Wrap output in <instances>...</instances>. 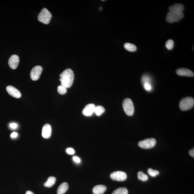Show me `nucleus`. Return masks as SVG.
Masks as SVG:
<instances>
[{
    "label": "nucleus",
    "mask_w": 194,
    "mask_h": 194,
    "mask_svg": "<svg viewBox=\"0 0 194 194\" xmlns=\"http://www.w3.org/2000/svg\"><path fill=\"white\" fill-rule=\"evenodd\" d=\"M61 85L66 89L69 88L73 84L74 79L73 72L71 69L64 70L60 75Z\"/></svg>",
    "instance_id": "nucleus-1"
},
{
    "label": "nucleus",
    "mask_w": 194,
    "mask_h": 194,
    "mask_svg": "<svg viewBox=\"0 0 194 194\" xmlns=\"http://www.w3.org/2000/svg\"><path fill=\"white\" fill-rule=\"evenodd\" d=\"M194 105V99L191 97H186L180 100L179 106L182 111L191 109Z\"/></svg>",
    "instance_id": "nucleus-2"
},
{
    "label": "nucleus",
    "mask_w": 194,
    "mask_h": 194,
    "mask_svg": "<svg viewBox=\"0 0 194 194\" xmlns=\"http://www.w3.org/2000/svg\"><path fill=\"white\" fill-rule=\"evenodd\" d=\"M52 18V15L51 13L46 8H44L38 16V20L40 22L47 24L50 23Z\"/></svg>",
    "instance_id": "nucleus-3"
},
{
    "label": "nucleus",
    "mask_w": 194,
    "mask_h": 194,
    "mask_svg": "<svg viewBox=\"0 0 194 194\" xmlns=\"http://www.w3.org/2000/svg\"><path fill=\"white\" fill-rule=\"evenodd\" d=\"M122 106L124 111L127 115L131 116L134 115V106L132 100L130 99H125L123 102Z\"/></svg>",
    "instance_id": "nucleus-4"
},
{
    "label": "nucleus",
    "mask_w": 194,
    "mask_h": 194,
    "mask_svg": "<svg viewBox=\"0 0 194 194\" xmlns=\"http://www.w3.org/2000/svg\"><path fill=\"white\" fill-rule=\"evenodd\" d=\"M184 17L183 12H169L167 15L166 20L169 23L177 22L182 19Z\"/></svg>",
    "instance_id": "nucleus-5"
},
{
    "label": "nucleus",
    "mask_w": 194,
    "mask_h": 194,
    "mask_svg": "<svg viewBox=\"0 0 194 194\" xmlns=\"http://www.w3.org/2000/svg\"><path fill=\"white\" fill-rule=\"evenodd\" d=\"M156 140L154 138H149L141 141L138 142V145L140 147L144 149H150L156 145Z\"/></svg>",
    "instance_id": "nucleus-6"
},
{
    "label": "nucleus",
    "mask_w": 194,
    "mask_h": 194,
    "mask_svg": "<svg viewBox=\"0 0 194 194\" xmlns=\"http://www.w3.org/2000/svg\"><path fill=\"white\" fill-rule=\"evenodd\" d=\"M111 179L115 181H124L127 179V175L126 173L121 171H116L113 172L110 175Z\"/></svg>",
    "instance_id": "nucleus-7"
},
{
    "label": "nucleus",
    "mask_w": 194,
    "mask_h": 194,
    "mask_svg": "<svg viewBox=\"0 0 194 194\" xmlns=\"http://www.w3.org/2000/svg\"><path fill=\"white\" fill-rule=\"evenodd\" d=\"M42 71L43 68L41 66H36L32 68L30 74V77L32 80H37L39 79Z\"/></svg>",
    "instance_id": "nucleus-8"
},
{
    "label": "nucleus",
    "mask_w": 194,
    "mask_h": 194,
    "mask_svg": "<svg viewBox=\"0 0 194 194\" xmlns=\"http://www.w3.org/2000/svg\"><path fill=\"white\" fill-rule=\"evenodd\" d=\"M19 57L17 55L11 56L8 60V65L9 67L13 70H15L18 67L19 63Z\"/></svg>",
    "instance_id": "nucleus-9"
},
{
    "label": "nucleus",
    "mask_w": 194,
    "mask_h": 194,
    "mask_svg": "<svg viewBox=\"0 0 194 194\" xmlns=\"http://www.w3.org/2000/svg\"><path fill=\"white\" fill-rule=\"evenodd\" d=\"M6 90L9 95L15 98H19L21 96L20 91L15 87L11 86H7Z\"/></svg>",
    "instance_id": "nucleus-10"
},
{
    "label": "nucleus",
    "mask_w": 194,
    "mask_h": 194,
    "mask_svg": "<svg viewBox=\"0 0 194 194\" xmlns=\"http://www.w3.org/2000/svg\"><path fill=\"white\" fill-rule=\"evenodd\" d=\"M52 134V128L51 125L48 124H47L44 125L42 131V136L43 138L48 139L50 137Z\"/></svg>",
    "instance_id": "nucleus-11"
},
{
    "label": "nucleus",
    "mask_w": 194,
    "mask_h": 194,
    "mask_svg": "<svg viewBox=\"0 0 194 194\" xmlns=\"http://www.w3.org/2000/svg\"><path fill=\"white\" fill-rule=\"evenodd\" d=\"M176 73L178 75L189 77H193L194 75L193 72L191 70L185 68H180L177 70Z\"/></svg>",
    "instance_id": "nucleus-12"
},
{
    "label": "nucleus",
    "mask_w": 194,
    "mask_h": 194,
    "mask_svg": "<svg viewBox=\"0 0 194 194\" xmlns=\"http://www.w3.org/2000/svg\"><path fill=\"white\" fill-rule=\"evenodd\" d=\"M95 105L92 104L87 105L83 110L82 113L86 116H90L94 113Z\"/></svg>",
    "instance_id": "nucleus-13"
},
{
    "label": "nucleus",
    "mask_w": 194,
    "mask_h": 194,
    "mask_svg": "<svg viewBox=\"0 0 194 194\" xmlns=\"http://www.w3.org/2000/svg\"><path fill=\"white\" fill-rule=\"evenodd\" d=\"M184 9V5L180 3H175L169 8V12H183Z\"/></svg>",
    "instance_id": "nucleus-14"
},
{
    "label": "nucleus",
    "mask_w": 194,
    "mask_h": 194,
    "mask_svg": "<svg viewBox=\"0 0 194 194\" xmlns=\"http://www.w3.org/2000/svg\"><path fill=\"white\" fill-rule=\"evenodd\" d=\"M107 189L105 186L103 185H97L93 188V194H103Z\"/></svg>",
    "instance_id": "nucleus-15"
},
{
    "label": "nucleus",
    "mask_w": 194,
    "mask_h": 194,
    "mask_svg": "<svg viewBox=\"0 0 194 194\" xmlns=\"http://www.w3.org/2000/svg\"><path fill=\"white\" fill-rule=\"evenodd\" d=\"M68 185L67 183L64 182L59 186L57 190L58 194H64L68 189Z\"/></svg>",
    "instance_id": "nucleus-16"
},
{
    "label": "nucleus",
    "mask_w": 194,
    "mask_h": 194,
    "mask_svg": "<svg viewBox=\"0 0 194 194\" xmlns=\"http://www.w3.org/2000/svg\"><path fill=\"white\" fill-rule=\"evenodd\" d=\"M56 178L54 176H50L44 184L46 187L50 188L54 185L56 182Z\"/></svg>",
    "instance_id": "nucleus-17"
},
{
    "label": "nucleus",
    "mask_w": 194,
    "mask_h": 194,
    "mask_svg": "<svg viewBox=\"0 0 194 194\" xmlns=\"http://www.w3.org/2000/svg\"><path fill=\"white\" fill-rule=\"evenodd\" d=\"M124 48L127 51L131 52H134L137 50V47L135 45L129 43H125L124 45Z\"/></svg>",
    "instance_id": "nucleus-18"
},
{
    "label": "nucleus",
    "mask_w": 194,
    "mask_h": 194,
    "mask_svg": "<svg viewBox=\"0 0 194 194\" xmlns=\"http://www.w3.org/2000/svg\"><path fill=\"white\" fill-rule=\"evenodd\" d=\"M105 111V110L103 106H98L95 107L94 113H95L96 115L99 116L104 113Z\"/></svg>",
    "instance_id": "nucleus-19"
},
{
    "label": "nucleus",
    "mask_w": 194,
    "mask_h": 194,
    "mask_svg": "<svg viewBox=\"0 0 194 194\" xmlns=\"http://www.w3.org/2000/svg\"><path fill=\"white\" fill-rule=\"evenodd\" d=\"M128 191L125 187L118 188L113 192L112 194H128Z\"/></svg>",
    "instance_id": "nucleus-20"
},
{
    "label": "nucleus",
    "mask_w": 194,
    "mask_h": 194,
    "mask_svg": "<svg viewBox=\"0 0 194 194\" xmlns=\"http://www.w3.org/2000/svg\"><path fill=\"white\" fill-rule=\"evenodd\" d=\"M138 178L139 179L142 181H146L148 180V177L147 175L144 173L142 171H140L138 173Z\"/></svg>",
    "instance_id": "nucleus-21"
},
{
    "label": "nucleus",
    "mask_w": 194,
    "mask_h": 194,
    "mask_svg": "<svg viewBox=\"0 0 194 194\" xmlns=\"http://www.w3.org/2000/svg\"><path fill=\"white\" fill-rule=\"evenodd\" d=\"M174 46V41L171 39L168 40L165 44L166 48L169 50H172Z\"/></svg>",
    "instance_id": "nucleus-22"
},
{
    "label": "nucleus",
    "mask_w": 194,
    "mask_h": 194,
    "mask_svg": "<svg viewBox=\"0 0 194 194\" xmlns=\"http://www.w3.org/2000/svg\"><path fill=\"white\" fill-rule=\"evenodd\" d=\"M147 172L150 176L153 177H154L159 174V171L157 170H154L151 168L148 169Z\"/></svg>",
    "instance_id": "nucleus-23"
},
{
    "label": "nucleus",
    "mask_w": 194,
    "mask_h": 194,
    "mask_svg": "<svg viewBox=\"0 0 194 194\" xmlns=\"http://www.w3.org/2000/svg\"><path fill=\"white\" fill-rule=\"evenodd\" d=\"M66 89L61 85L59 86L58 87V92L61 95H64L66 92Z\"/></svg>",
    "instance_id": "nucleus-24"
},
{
    "label": "nucleus",
    "mask_w": 194,
    "mask_h": 194,
    "mask_svg": "<svg viewBox=\"0 0 194 194\" xmlns=\"http://www.w3.org/2000/svg\"><path fill=\"white\" fill-rule=\"evenodd\" d=\"M66 152L68 154L73 155L75 153V150L72 148H68L66 150Z\"/></svg>",
    "instance_id": "nucleus-25"
},
{
    "label": "nucleus",
    "mask_w": 194,
    "mask_h": 194,
    "mask_svg": "<svg viewBox=\"0 0 194 194\" xmlns=\"http://www.w3.org/2000/svg\"><path fill=\"white\" fill-rule=\"evenodd\" d=\"M144 86L146 90L148 91L150 90L151 89V85L149 83H144Z\"/></svg>",
    "instance_id": "nucleus-26"
},
{
    "label": "nucleus",
    "mask_w": 194,
    "mask_h": 194,
    "mask_svg": "<svg viewBox=\"0 0 194 194\" xmlns=\"http://www.w3.org/2000/svg\"><path fill=\"white\" fill-rule=\"evenodd\" d=\"M73 160L76 163H79L81 162V159L77 157H73Z\"/></svg>",
    "instance_id": "nucleus-27"
},
{
    "label": "nucleus",
    "mask_w": 194,
    "mask_h": 194,
    "mask_svg": "<svg viewBox=\"0 0 194 194\" xmlns=\"http://www.w3.org/2000/svg\"><path fill=\"white\" fill-rule=\"evenodd\" d=\"M10 127L12 129H16L17 128V127H18V125L17 124L15 123H11L10 124Z\"/></svg>",
    "instance_id": "nucleus-28"
},
{
    "label": "nucleus",
    "mask_w": 194,
    "mask_h": 194,
    "mask_svg": "<svg viewBox=\"0 0 194 194\" xmlns=\"http://www.w3.org/2000/svg\"><path fill=\"white\" fill-rule=\"evenodd\" d=\"M18 135V133L16 132H13L11 134V137L12 138H15Z\"/></svg>",
    "instance_id": "nucleus-29"
},
{
    "label": "nucleus",
    "mask_w": 194,
    "mask_h": 194,
    "mask_svg": "<svg viewBox=\"0 0 194 194\" xmlns=\"http://www.w3.org/2000/svg\"><path fill=\"white\" fill-rule=\"evenodd\" d=\"M189 154L190 155L192 156V157H194V149L193 148V149L190 150L189 151Z\"/></svg>",
    "instance_id": "nucleus-30"
},
{
    "label": "nucleus",
    "mask_w": 194,
    "mask_h": 194,
    "mask_svg": "<svg viewBox=\"0 0 194 194\" xmlns=\"http://www.w3.org/2000/svg\"><path fill=\"white\" fill-rule=\"evenodd\" d=\"M26 194H34L32 192L28 191L26 192Z\"/></svg>",
    "instance_id": "nucleus-31"
}]
</instances>
